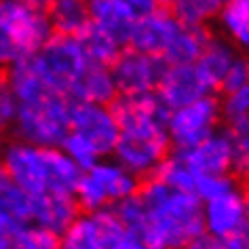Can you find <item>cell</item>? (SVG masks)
Masks as SVG:
<instances>
[{"label":"cell","mask_w":249,"mask_h":249,"mask_svg":"<svg viewBox=\"0 0 249 249\" xmlns=\"http://www.w3.org/2000/svg\"><path fill=\"white\" fill-rule=\"evenodd\" d=\"M110 110L118 123V140L112 159L138 179L152 178L171 150L167 135L169 110L160 104L157 93L116 97Z\"/></svg>","instance_id":"6da1fadb"},{"label":"cell","mask_w":249,"mask_h":249,"mask_svg":"<svg viewBox=\"0 0 249 249\" xmlns=\"http://www.w3.org/2000/svg\"><path fill=\"white\" fill-rule=\"evenodd\" d=\"M144 203V224L138 236L150 249H182L203 230V203L192 192L167 188L157 178L140 186Z\"/></svg>","instance_id":"7a4b0ae2"},{"label":"cell","mask_w":249,"mask_h":249,"mask_svg":"<svg viewBox=\"0 0 249 249\" xmlns=\"http://www.w3.org/2000/svg\"><path fill=\"white\" fill-rule=\"evenodd\" d=\"M0 171L30 196H72L80 178V169L59 148H38L19 140L0 144Z\"/></svg>","instance_id":"3957f363"},{"label":"cell","mask_w":249,"mask_h":249,"mask_svg":"<svg viewBox=\"0 0 249 249\" xmlns=\"http://www.w3.org/2000/svg\"><path fill=\"white\" fill-rule=\"evenodd\" d=\"M70 108L72 102L61 95H49L19 104L11 131L19 142L38 148H59L70 133Z\"/></svg>","instance_id":"277c9868"},{"label":"cell","mask_w":249,"mask_h":249,"mask_svg":"<svg viewBox=\"0 0 249 249\" xmlns=\"http://www.w3.org/2000/svg\"><path fill=\"white\" fill-rule=\"evenodd\" d=\"M30 59L47 91L66 99L72 97L74 87L91 64L78 38L57 34H53L38 53L30 55Z\"/></svg>","instance_id":"5b68a950"},{"label":"cell","mask_w":249,"mask_h":249,"mask_svg":"<svg viewBox=\"0 0 249 249\" xmlns=\"http://www.w3.org/2000/svg\"><path fill=\"white\" fill-rule=\"evenodd\" d=\"M0 32L13 42L23 57L38 53L51 40L49 2L42 0H2L0 2Z\"/></svg>","instance_id":"8992f818"},{"label":"cell","mask_w":249,"mask_h":249,"mask_svg":"<svg viewBox=\"0 0 249 249\" xmlns=\"http://www.w3.org/2000/svg\"><path fill=\"white\" fill-rule=\"evenodd\" d=\"M220 121V99L215 95H207L198 102L169 112L167 135H169L171 148H176L178 152L195 148L203 140H207L211 133L217 131Z\"/></svg>","instance_id":"52a82bcc"},{"label":"cell","mask_w":249,"mask_h":249,"mask_svg":"<svg viewBox=\"0 0 249 249\" xmlns=\"http://www.w3.org/2000/svg\"><path fill=\"white\" fill-rule=\"evenodd\" d=\"M165 61L160 57L144 55L133 49H123L112 61L110 74L118 97H142L157 93V87L165 74Z\"/></svg>","instance_id":"ba28073f"},{"label":"cell","mask_w":249,"mask_h":249,"mask_svg":"<svg viewBox=\"0 0 249 249\" xmlns=\"http://www.w3.org/2000/svg\"><path fill=\"white\" fill-rule=\"evenodd\" d=\"M127 230L112 207L95 213H78L64 234L57 236V249H116Z\"/></svg>","instance_id":"9c48e42d"},{"label":"cell","mask_w":249,"mask_h":249,"mask_svg":"<svg viewBox=\"0 0 249 249\" xmlns=\"http://www.w3.org/2000/svg\"><path fill=\"white\" fill-rule=\"evenodd\" d=\"M159 4L157 0H91L87 2V9L89 23L104 30L124 49L133 26L142 17L150 15Z\"/></svg>","instance_id":"30bf717a"},{"label":"cell","mask_w":249,"mask_h":249,"mask_svg":"<svg viewBox=\"0 0 249 249\" xmlns=\"http://www.w3.org/2000/svg\"><path fill=\"white\" fill-rule=\"evenodd\" d=\"M70 131L89 142L102 159H108L114 152L118 140V123L112 114L110 106L72 102Z\"/></svg>","instance_id":"8fae6325"},{"label":"cell","mask_w":249,"mask_h":249,"mask_svg":"<svg viewBox=\"0 0 249 249\" xmlns=\"http://www.w3.org/2000/svg\"><path fill=\"white\" fill-rule=\"evenodd\" d=\"M179 28L182 26L171 15L169 7L159 4L150 15L142 17L133 26L127 49H133V51H140L144 55H152V57H163V53L171 45V40L176 38Z\"/></svg>","instance_id":"7c38bea8"},{"label":"cell","mask_w":249,"mask_h":249,"mask_svg":"<svg viewBox=\"0 0 249 249\" xmlns=\"http://www.w3.org/2000/svg\"><path fill=\"white\" fill-rule=\"evenodd\" d=\"M182 160L190 167V171L196 178L203 176H230L234 160V148L228 131L211 133L207 140L196 144L190 150L178 152Z\"/></svg>","instance_id":"4fadbf2b"},{"label":"cell","mask_w":249,"mask_h":249,"mask_svg":"<svg viewBox=\"0 0 249 249\" xmlns=\"http://www.w3.org/2000/svg\"><path fill=\"white\" fill-rule=\"evenodd\" d=\"M247 215L245 205H243V192L239 186L232 188L226 195L213 198V201L203 203V230L205 234L213 239H228L234 232L247 228Z\"/></svg>","instance_id":"5bb4252c"},{"label":"cell","mask_w":249,"mask_h":249,"mask_svg":"<svg viewBox=\"0 0 249 249\" xmlns=\"http://www.w3.org/2000/svg\"><path fill=\"white\" fill-rule=\"evenodd\" d=\"M211 95L195 66H167L157 87V97L169 112Z\"/></svg>","instance_id":"9a60e30c"},{"label":"cell","mask_w":249,"mask_h":249,"mask_svg":"<svg viewBox=\"0 0 249 249\" xmlns=\"http://www.w3.org/2000/svg\"><path fill=\"white\" fill-rule=\"evenodd\" d=\"M87 173L95 179V184L102 190L108 207H114V205L135 196L142 186L140 179L133 173H129L123 165H118L114 159H102Z\"/></svg>","instance_id":"2e32d148"},{"label":"cell","mask_w":249,"mask_h":249,"mask_svg":"<svg viewBox=\"0 0 249 249\" xmlns=\"http://www.w3.org/2000/svg\"><path fill=\"white\" fill-rule=\"evenodd\" d=\"M78 205L68 195H42L34 196L32 226L42 228L55 236L64 234L70 224L78 217Z\"/></svg>","instance_id":"e0dca14e"},{"label":"cell","mask_w":249,"mask_h":249,"mask_svg":"<svg viewBox=\"0 0 249 249\" xmlns=\"http://www.w3.org/2000/svg\"><path fill=\"white\" fill-rule=\"evenodd\" d=\"M236 55H239V51L224 36H209L207 38L195 68L211 95L222 89L224 74H226Z\"/></svg>","instance_id":"ac0fdd59"},{"label":"cell","mask_w":249,"mask_h":249,"mask_svg":"<svg viewBox=\"0 0 249 249\" xmlns=\"http://www.w3.org/2000/svg\"><path fill=\"white\" fill-rule=\"evenodd\" d=\"M118 93L112 80L110 68L89 64L85 74L80 76L72 91L70 102H83V104H95V106H112L116 102Z\"/></svg>","instance_id":"d6986e66"},{"label":"cell","mask_w":249,"mask_h":249,"mask_svg":"<svg viewBox=\"0 0 249 249\" xmlns=\"http://www.w3.org/2000/svg\"><path fill=\"white\" fill-rule=\"evenodd\" d=\"M224 38L241 55L249 57V0H228L217 15Z\"/></svg>","instance_id":"ffe728a7"},{"label":"cell","mask_w":249,"mask_h":249,"mask_svg":"<svg viewBox=\"0 0 249 249\" xmlns=\"http://www.w3.org/2000/svg\"><path fill=\"white\" fill-rule=\"evenodd\" d=\"M49 21L53 34L78 38L89 26V9L83 0H55L49 2Z\"/></svg>","instance_id":"44dd1931"},{"label":"cell","mask_w":249,"mask_h":249,"mask_svg":"<svg viewBox=\"0 0 249 249\" xmlns=\"http://www.w3.org/2000/svg\"><path fill=\"white\" fill-rule=\"evenodd\" d=\"M34 196L23 192L11 179L0 178V224L11 226H28L32 224Z\"/></svg>","instance_id":"7402d4cb"},{"label":"cell","mask_w":249,"mask_h":249,"mask_svg":"<svg viewBox=\"0 0 249 249\" xmlns=\"http://www.w3.org/2000/svg\"><path fill=\"white\" fill-rule=\"evenodd\" d=\"M222 4L220 0H173L167 7L182 28L207 30L209 23L217 19Z\"/></svg>","instance_id":"603a6c76"},{"label":"cell","mask_w":249,"mask_h":249,"mask_svg":"<svg viewBox=\"0 0 249 249\" xmlns=\"http://www.w3.org/2000/svg\"><path fill=\"white\" fill-rule=\"evenodd\" d=\"M207 38V30L179 28V32L176 34V38L171 40V45L167 47L160 59L165 61V66H195Z\"/></svg>","instance_id":"cb8c5ba5"},{"label":"cell","mask_w":249,"mask_h":249,"mask_svg":"<svg viewBox=\"0 0 249 249\" xmlns=\"http://www.w3.org/2000/svg\"><path fill=\"white\" fill-rule=\"evenodd\" d=\"M7 76H9V85H11V91H13L17 104H28V102H34V99L49 95L47 87L42 85V80L38 76V72L34 70L30 57H23L17 64L11 66L7 70Z\"/></svg>","instance_id":"d4e9b609"},{"label":"cell","mask_w":249,"mask_h":249,"mask_svg":"<svg viewBox=\"0 0 249 249\" xmlns=\"http://www.w3.org/2000/svg\"><path fill=\"white\" fill-rule=\"evenodd\" d=\"M78 40H80V45H83L89 61L91 64H95V66L110 68L112 61H114L123 51V47L118 45L112 36H108L104 30L95 28L93 23L87 26L85 32L78 36Z\"/></svg>","instance_id":"484cf974"},{"label":"cell","mask_w":249,"mask_h":249,"mask_svg":"<svg viewBox=\"0 0 249 249\" xmlns=\"http://www.w3.org/2000/svg\"><path fill=\"white\" fill-rule=\"evenodd\" d=\"M159 182H163L167 188L178 190V192H192L195 190L196 176L190 171V167L184 163L179 154H169L160 167L154 173Z\"/></svg>","instance_id":"4316f807"},{"label":"cell","mask_w":249,"mask_h":249,"mask_svg":"<svg viewBox=\"0 0 249 249\" xmlns=\"http://www.w3.org/2000/svg\"><path fill=\"white\" fill-rule=\"evenodd\" d=\"M59 150L64 152L66 157L78 167L80 173L93 169V167H95L99 160H102L99 152L89 144V142L83 140V138H80V135H76V133H72V131L66 135L64 142H61Z\"/></svg>","instance_id":"83f0119b"},{"label":"cell","mask_w":249,"mask_h":249,"mask_svg":"<svg viewBox=\"0 0 249 249\" xmlns=\"http://www.w3.org/2000/svg\"><path fill=\"white\" fill-rule=\"evenodd\" d=\"M220 114L230 127L241 124L249 118V85L241 89L222 93L220 99Z\"/></svg>","instance_id":"f1b7e54d"},{"label":"cell","mask_w":249,"mask_h":249,"mask_svg":"<svg viewBox=\"0 0 249 249\" xmlns=\"http://www.w3.org/2000/svg\"><path fill=\"white\" fill-rule=\"evenodd\" d=\"M230 140L234 148V160H232V171L243 178H249V118L241 124L230 127Z\"/></svg>","instance_id":"f546056e"},{"label":"cell","mask_w":249,"mask_h":249,"mask_svg":"<svg viewBox=\"0 0 249 249\" xmlns=\"http://www.w3.org/2000/svg\"><path fill=\"white\" fill-rule=\"evenodd\" d=\"M232 188H236V182L230 176H203V178H196L192 195L201 203H207V201H213V198L226 195Z\"/></svg>","instance_id":"4dcf8cb0"},{"label":"cell","mask_w":249,"mask_h":249,"mask_svg":"<svg viewBox=\"0 0 249 249\" xmlns=\"http://www.w3.org/2000/svg\"><path fill=\"white\" fill-rule=\"evenodd\" d=\"M17 108H19V104H17L13 91H11L7 72L0 70V131L11 129L17 114Z\"/></svg>","instance_id":"1f68e13d"},{"label":"cell","mask_w":249,"mask_h":249,"mask_svg":"<svg viewBox=\"0 0 249 249\" xmlns=\"http://www.w3.org/2000/svg\"><path fill=\"white\" fill-rule=\"evenodd\" d=\"M247 85H249V57L239 53L232 64H230V68L226 70V74H224L220 91L228 93V91L241 89V87H247Z\"/></svg>","instance_id":"d6a6232c"},{"label":"cell","mask_w":249,"mask_h":249,"mask_svg":"<svg viewBox=\"0 0 249 249\" xmlns=\"http://www.w3.org/2000/svg\"><path fill=\"white\" fill-rule=\"evenodd\" d=\"M19 243L21 249H57V236L42 228H36L32 224L21 226Z\"/></svg>","instance_id":"836d02e7"},{"label":"cell","mask_w":249,"mask_h":249,"mask_svg":"<svg viewBox=\"0 0 249 249\" xmlns=\"http://www.w3.org/2000/svg\"><path fill=\"white\" fill-rule=\"evenodd\" d=\"M19 230H21V226L0 224V249H21Z\"/></svg>","instance_id":"e575fe53"},{"label":"cell","mask_w":249,"mask_h":249,"mask_svg":"<svg viewBox=\"0 0 249 249\" xmlns=\"http://www.w3.org/2000/svg\"><path fill=\"white\" fill-rule=\"evenodd\" d=\"M224 249H249V226L224 239Z\"/></svg>","instance_id":"d590c367"},{"label":"cell","mask_w":249,"mask_h":249,"mask_svg":"<svg viewBox=\"0 0 249 249\" xmlns=\"http://www.w3.org/2000/svg\"><path fill=\"white\" fill-rule=\"evenodd\" d=\"M182 249H224V243L220 239H213V236H209V234H201V236H196L195 241H190L186 247Z\"/></svg>","instance_id":"8d00e7d4"},{"label":"cell","mask_w":249,"mask_h":249,"mask_svg":"<svg viewBox=\"0 0 249 249\" xmlns=\"http://www.w3.org/2000/svg\"><path fill=\"white\" fill-rule=\"evenodd\" d=\"M116 249H150V247H148L146 243L142 241L138 234H131V232H127V234L123 236V241H121V243H118V245H116Z\"/></svg>","instance_id":"74e56055"},{"label":"cell","mask_w":249,"mask_h":249,"mask_svg":"<svg viewBox=\"0 0 249 249\" xmlns=\"http://www.w3.org/2000/svg\"><path fill=\"white\" fill-rule=\"evenodd\" d=\"M243 192V205H245V215H247V222H249V182L245 186V190H241Z\"/></svg>","instance_id":"f35d334b"},{"label":"cell","mask_w":249,"mask_h":249,"mask_svg":"<svg viewBox=\"0 0 249 249\" xmlns=\"http://www.w3.org/2000/svg\"><path fill=\"white\" fill-rule=\"evenodd\" d=\"M0 178H2V171H0Z\"/></svg>","instance_id":"ab89813d"}]
</instances>
